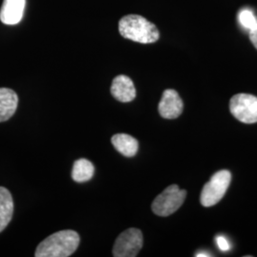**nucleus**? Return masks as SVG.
<instances>
[{
	"label": "nucleus",
	"mask_w": 257,
	"mask_h": 257,
	"mask_svg": "<svg viewBox=\"0 0 257 257\" xmlns=\"http://www.w3.org/2000/svg\"><path fill=\"white\" fill-rule=\"evenodd\" d=\"M248 37H249V40L251 41V43L253 44V46L255 47V49L257 50V25L249 31Z\"/></svg>",
	"instance_id": "nucleus-16"
},
{
	"label": "nucleus",
	"mask_w": 257,
	"mask_h": 257,
	"mask_svg": "<svg viewBox=\"0 0 257 257\" xmlns=\"http://www.w3.org/2000/svg\"><path fill=\"white\" fill-rule=\"evenodd\" d=\"M239 22L245 29L250 31L257 25V19L250 10H242L238 15Z\"/></svg>",
	"instance_id": "nucleus-14"
},
{
	"label": "nucleus",
	"mask_w": 257,
	"mask_h": 257,
	"mask_svg": "<svg viewBox=\"0 0 257 257\" xmlns=\"http://www.w3.org/2000/svg\"><path fill=\"white\" fill-rule=\"evenodd\" d=\"M143 247V234L141 230L131 228L120 233L115 240L112 254L115 257L137 256Z\"/></svg>",
	"instance_id": "nucleus-6"
},
{
	"label": "nucleus",
	"mask_w": 257,
	"mask_h": 257,
	"mask_svg": "<svg viewBox=\"0 0 257 257\" xmlns=\"http://www.w3.org/2000/svg\"><path fill=\"white\" fill-rule=\"evenodd\" d=\"M14 201L9 191L0 187V232L5 230L13 218Z\"/></svg>",
	"instance_id": "nucleus-12"
},
{
	"label": "nucleus",
	"mask_w": 257,
	"mask_h": 257,
	"mask_svg": "<svg viewBox=\"0 0 257 257\" xmlns=\"http://www.w3.org/2000/svg\"><path fill=\"white\" fill-rule=\"evenodd\" d=\"M158 111L166 119L177 118L183 111V101L178 92L172 89L164 91L158 105Z\"/></svg>",
	"instance_id": "nucleus-7"
},
{
	"label": "nucleus",
	"mask_w": 257,
	"mask_h": 257,
	"mask_svg": "<svg viewBox=\"0 0 257 257\" xmlns=\"http://www.w3.org/2000/svg\"><path fill=\"white\" fill-rule=\"evenodd\" d=\"M94 175V166L88 159L80 158L74 162L72 177L76 183H85Z\"/></svg>",
	"instance_id": "nucleus-13"
},
{
	"label": "nucleus",
	"mask_w": 257,
	"mask_h": 257,
	"mask_svg": "<svg viewBox=\"0 0 257 257\" xmlns=\"http://www.w3.org/2000/svg\"><path fill=\"white\" fill-rule=\"evenodd\" d=\"M19 96L8 88H0V122L9 120L17 111Z\"/></svg>",
	"instance_id": "nucleus-10"
},
{
	"label": "nucleus",
	"mask_w": 257,
	"mask_h": 257,
	"mask_svg": "<svg viewBox=\"0 0 257 257\" xmlns=\"http://www.w3.org/2000/svg\"><path fill=\"white\" fill-rule=\"evenodd\" d=\"M111 144L117 152L126 157H133L138 154V140L127 134L114 135L111 138Z\"/></svg>",
	"instance_id": "nucleus-11"
},
{
	"label": "nucleus",
	"mask_w": 257,
	"mask_h": 257,
	"mask_svg": "<svg viewBox=\"0 0 257 257\" xmlns=\"http://www.w3.org/2000/svg\"><path fill=\"white\" fill-rule=\"evenodd\" d=\"M79 234L72 230L57 231L44 239L37 248L36 257H68L77 249Z\"/></svg>",
	"instance_id": "nucleus-1"
},
{
	"label": "nucleus",
	"mask_w": 257,
	"mask_h": 257,
	"mask_svg": "<svg viewBox=\"0 0 257 257\" xmlns=\"http://www.w3.org/2000/svg\"><path fill=\"white\" fill-rule=\"evenodd\" d=\"M110 93L116 100L124 103L133 101L137 96L135 84L126 75H118L112 80Z\"/></svg>",
	"instance_id": "nucleus-8"
},
{
	"label": "nucleus",
	"mask_w": 257,
	"mask_h": 257,
	"mask_svg": "<svg viewBox=\"0 0 257 257\" xmlns=\"http://www.w3.org/2000/svg\"><path fill=\"white\" fill-rule=\"evenodd\" d=\"M186 196L185 190H180L175 184L171 185L156 196L152 204V210L158 216H169L182 206Z\"/></svg>",
	"instance_id": "nucleus-4"
},
{
	"label": "nucleus",
	"mask_w": 257,
	"mask_h": 257,
	"mask_svg": "<svg viewBox=\"0 0 257 257\" xmlns=\"http://www.w3.org/2000/svg\"><path fill=\"white\" fill-rule=\"evenodd\" d=\"M216 243H217L218 248H220L222 251H228L230 249V242L228 241V239H226L223 236H218L216 238Z\"/></svg>",
	"instance_id": "nucleus-15"
},
{
	"label": "nucleus",
	"mask_w": 257,
	"mask_h": 257,
	"mask_svg": "<svg viewBox=\"0 0 257 257\" xmlns=\"http://www.w3.org/2000/svg\"><path fill=\"white\" fill-rule=\"evenodd\" d=\"M26 0H4L0 10V20L6 25H16L24 15Z\"/></svg>",
	"instance_id": "nucleus-9"
},
{
	"label": "nucleus",
	"mask_w": 257,
	"mask_h": 257,
	"mask_svg": "<svg viewBox=\"0 0 257 257\" xmlns=\"http://www.w3.org/2000/svg\"><path fill=\"white\" fill-rule=\"evenodd\" d=\"M195 256L202 257V256H211V254H206V252H199L197 254H195Z\"/></svg>",
	"instance_id": "nucleus-17"
},
{
	"label": "nucleus",
	"mask_w": 257,
	"mask_h": 257,
	"mask_svg": "<svg viewBox=\"0 0 257 257\" xmlns=\"http://www.w3.org/2000/svg\"><path fill=\"white\" fill-rule=\"evenodd\" d=\"M231 114L242 123L253 124L257 122V97L248 93H238L230 101Z\"/></svg>",
	"instance_id": "nucleus-5"
},
{
	"label": "nucleus",
	"mask_w": 257,
	"mask_h": 257,
	"mask_svg": "<svg viewBox=\"0 0 257 257\" xmlns=\"http://www.w3.org/2000/svg\"><path fill=\"white\" fill-rule=\"evenodd\" d=\"M231 181V175L227 170H222L211 177V180L204 185L200 201L204 207L216 205L227 193Z\"/></svg>",
	"instance_id": "nucleus-3"
},
{
	"label": "nucleus",
	"mask_w": 257,
	"mask_h": 257,
	"mask_svg": "<svg viewBox=\"0 0 257 257\" xmlns=\"http://www.w3.org/2000/svg\"><path fill=\"white\" fill-rule=\"evenodd\" d=\"M118 28L122 37L138 43H155L159 38L156 25L138 15H128L122 18Z\"/></svg>",
	"instance_id": "nucleus-2"
}]
</instances>
